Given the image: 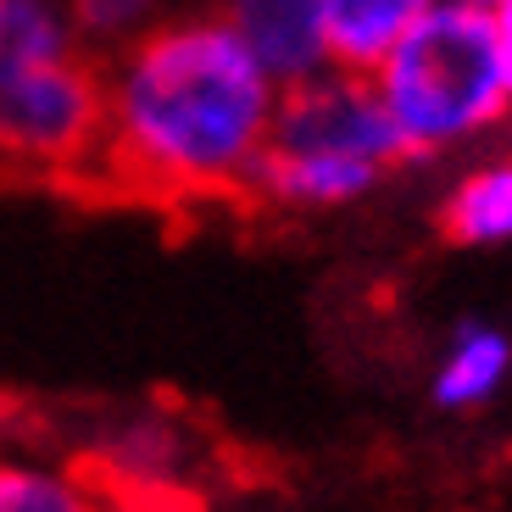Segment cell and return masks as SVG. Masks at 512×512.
Masks as SVG:
<instances>
[{"label":"cell","instance_id":"obj_1","mask_svg":"<svg viewBox=\"0 0 512 512\" xmlns=\"http://www.w3.org/2000/svg\"><path fill=\"white\" fill-rule=\"evenodd\" d=\"M279 78L229 17H173L123 45L106 73L101 151L145 195H229L268 151Z\"/></svg>","mask_w":512,"mask_h":512},{"label":"cell","instance_id":"obj_2","mask_svg":"<svg viewBox=\"0 0 512 512\" xmlns=\"http://www.w3.org/2000/svg\"><path fill=\"white\" fill-rule=\"evenodd\" d=\"M407 156L368 73L318 67L279 90L268 151L256 162L251 190L279 206L329 212L351 206Z\"/></svg>","mask_w":512,"mask_h":512},{"label":"cell","instance_id":"obj_3","mask_svg":"<svg viewBox=\"0 0 512 512\" xmlns=\"http://www.w3.org/2000/svg\"><path fill=\"white\" fill-rule=\"evenodd\" d=\"M368 78L407 156L451 151L512 106L490 6L474 0H435Z\"/></svg>","mask_w":512,"mask_h":512},{"label":"cell","instance_id":"obj_4","mask_svg":"<svg viewBox=\"0 0 512 512\" xmlns=\"http://www.w3.org/2000/svg\"><path fill=\"white\" fill-rule=\"evenodd\" d=\"M106 73L90 56L0 62V156L28 167H73L101 151Z\"/></svg>","mask_w":512,"mask_h":512},{"label":"cell","instance_id":"obj_5","mask_svg":"<svg viewBox=\"0 0 512 512\" xmlns=\"http://www.w3.org/2000/svg\"><path fill=\"white\" fill-rule=\"evenodd\" d=\"M223 17L279 84L329 67L318 34V0H223Z\"/></svg>","mask_w":512,"mask_h":512},{"label":"cell","instance_id":"obj_6","mask_svg":"<svg viewBox=\"0 0 512 512\" xmlns=\"http://www.w3.org/2000/svg\"><path fill=\"white\" fill-rule=\"evenodd\" d=\"M429 6L435 0H318L323 62L346 73H373Z\"/></svg>","mask_w":512,"mask_h":512},{"label":"cell","instance_id":"obj_7","mask_svg":"<svg viewBox=\"0 0 512 512\" xmlns=\"http://www.w3.org/2000/svg\"><path fill=\"white\" fill-rule=\"evenodd\" d=\"M512 373V340L490 323H462L451 334L446 357L435 362V401L446 412L485 407Z\"/></svg>","mask_w":512,"mask_h":512},{"label":"cell","instance_id":"obj_8","mask_svg":"<svg viewBox=\"0 0 512 512\" xmlns=\"http://www.w3.org/2000/svg\"><path fill=\"white\" fill-rule=\"evenodd\" d=\"M446 229L457 245H507L512 240V162H485L462 173L446 195Z\"/></svg>","mask_w":512,"mask_h":512},{"label":"cell","instance_id":"obj_9","mask_svg":"<svg viewBox=\"0 0 512 512\" xmlns=\"http://www.w3.org/2000/svg\"><path fill=\"white\" fill-rule=\"evenodd\" d=\"M0 39H6V62H45V56L84 51L67 0H6L0 6Z\"/></svg>","mask_w":512,"mask_h":512},{"label":"cell","instance_id":"obj_10","mask_svg":"<svg viewBox=\"0 0 512 512\" xmlns=\"http://www.w3.org/2000/svg\"><path fill=\"white\" fill-rule=\"evenodd\" d=\"M0 512H112L95 485L62 468L0 462Z\"/></svg>","mask_w":512,"mask_h":512},{"label":"cell","instance_id":"obj_11","mask_svg":"<svg viewBox=\"0 0 512 512\" xmlns=\"http://www.w3.org/2000/svg\"><path fill=\"white\" fill-rule=\"evenodd\" d=\"M73 6L78 45L90 51H123L162 23V0H67Z\"/></svg>","mask_w":512,"mask_h":512},{"label":"cell","instance_id":"obj_12","mask_svg":"<svg viewBox=\"0 0 512 512\" xmlns=\"http://www.w3.org/2000/svg\"><path fill=\"white\" fill-rule=\"evenodd\" d=\"M490 28H496L501 73H507V90H512V0H490Z\"/></svg>","mask_w":512,"mask_h":512},{"label":"cell","instance_id":"obj_13","mask_svg":"<svg viewBox=\"0 0 512 512\" xmlns=\"http://www.w3.org/2000/svg\"><path fill=\"white\" fill-rule=\"evenodd\" d=\"M123 512H195V507L179 496H140V501H128Z\"/></svg>","mask_w":512,"mask_h":512},{"label":"cell","instance_id":"obj_14","mask_svg":"<svg viewBox=\"0 0 512 512\" xmlns=\"http://www.w3.org/2000/svg\"><path fill=\"white\" fill-rule=\"evenodd\" d=\"M0 6H6V0H0ZM0 62H6V39H0Z\"/></svg>","mask_w":512,"mask_h":512},{"label":"cell","instance_id":"obj_15","mask_svg":"<svg viewBox=\"0 0 512 512\" xmlns=\"http://www.w3.org/2000/svg\"><path fill=\"white\" fill-rule=\"evenodd\" d=\"M474 6H490V0H474Z\"/></svg>","mask_w":512,"mask_h":512}]
</instances>
